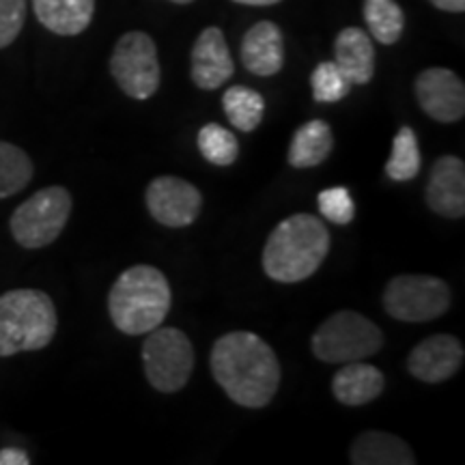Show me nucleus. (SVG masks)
Instances as JSON below:
<instances>
[{"mask_svg":"<svg viewBox=\"0 0 465 465\" xmlns=\"http://www.w3.org/2000/svg\"><path fill=\"white\" fill-rule=\"evenodd\" d=\"M213 380L232 403L261 410L281 388V362L267 342L252 332L220 336L209 356Z\"/></svg>","mask_w":465,"mask_h":465,"instance_id":"obj_1","label":"nucleus"},{"mask_svg":"<svg viewBox=\"0 0 465 465\" xmlns=\"http://www.w3.org/2000/svg\"><path fill=\"white\" fill-rule=\"evenodd\" d=\"M328 252V226L311 213H293L267 237L263 272L276 282H302L315 274Z\"/></svg>","mask_w":465,"mask_h":465,"instance_id":"obj_2","label":"nucleus"},{"mask_svg":"<svg viewBox=\"0 0 465 465\" xmlns=\"http://www.w3.org/2000/svg\"><path fill=\"white\" fill-rule=\"evenodd\" d=\"M171 300V284L158 267L134 265L110 289L108 312L119 332L141 336L164 323Z\"/></svg>","mask_w":465,"mask_h":465,"instance_id":"obj_3","label":"nucleus"},{"mask_svg":"<svg viewBox=\"0 0 465 465\" xmlns=\"http://www.w3.org/2000/svg\"><path fill=\"white\" fill-rule=\"evenodd\" d=\"M56 328V306L44 291L14 289L0 295V358L48 347Z\"/></svg>","mask_w":465,"mask_h":465,"instance_id":"obj_4","label":"nucleus"},{"mask_svg":"<svg viewBox=\"0 0 465 465\" xmlns=\"http://www.w3.org/2000/svg\"><path fill=\"white\" fill-rule=\"evenodd\" d=\"M311 347L322 362H358L381 351L383 332L360 312L341 311L319 325Z\"/></svg>","mask_w":465,"mask_h":465,"instance_id":"obj_5","label":"nucleus"},{"mask_svg":"<svg viewBox=\"0 0 465 465\" xmlns=\"http://www.w3.org/2000/svg\"><path fill=\"white\" fill-rule=\"evenodd\" d=\"M72 194L63 185H50V188L35 192L11 216V235L26 250L50 246L65 229L72 216Z\"/></svg>","mask_w":465,"mask_h":465,"instance_id":"obj_6","label":"nucleus"},{"mask_svg":"<svg viewBox=\"0 0 465 465\" xmlns=\"http://www.w3.org/2000/svg\"><path fill=\"white\" fill-rule=\"evenodd\" d=\"M143 362L147 381L158 392H179L194 371V347L177 328L151 330L143 345Z\"/></svg>","mask_w":465,"mask_h":465,"instance_id":"obj_7","label":"nucleus"},{"mask_svg":"<svg viewBox=\"0 0 465 465\" xmlns=\"http://www.w3.org/2000/svg\"><path fill=\"white\" fill-rule=\"evenodd\" d=\"M110 74L132 100H149L160 89V61L155 42L143 31L125 33L110 56Z\"/></svg>","mask_w":465,"mask_h":465,"instance_id":"obj_8","label":"nucleus"},{"mask_svg":"<svg viewBox=\"0 0 465 465\" xmlns=\"http://www.w3.org/2000/svg\"><path fill=\"white\" fill-rule=\"evenodd\" d=\"M450 306L449 284L427 274L392 278L383 291V308L392 319L407 323L433 322Z\"/></svg>","mask_w":465,"mask_h":465,"instance_id":"obj_9","label":"nucleus"},{"mask_svg":"<svg viewBox=\"0 0 465 465\" xmlns=\"http://www.w3.org/2000/svg\"><path fill=\"white\" fill-rule=\"evenodd\" d=\"M149 213L160 224L168 229H183L199 218L203 207V196L196 185L185 182L182 177H158L149 183L147 194Z\"/></svg>","mask_w":465,"mask_h":465,"instance_id":"obj_10","label":"nucleus"},{"mask_svg":"<svg viewBox=\"0 0 465 465\" xmlns=\"http://www.w3.org/2000/svg\"><path fill=\"white\" fill-rule=\"evenodd\" d=\"M416 100L422 113L440 124H457L465 114V86L455 72L446 67H429L418 74Z\"/></svg>","mask_w":465,"mask_h":465,"instance_id":"obj_11","label":"nucleus"},{"mask_svg":"<svg viewBox=\"0 0 465 465\" xmlns=\"http://www.w3.org/2000/svg\"><path fill=\"white\" fill-rule=\"evenodd\" d=\"M465 358L463 345L457 336L435 334L411 349L407 358V371L424 383H441L457 375Z\"/></svg>","mask_w":465,"mask_h":465,"instance_id":"obj_12","label":"nucleus"},{"mask_svg":"<svg viewBox=\"0 0 465 465\" xmlns=\"http://www.w3.org/2000/svg\"><path fill=\"white\" fill-rule=\"evenodd\" d=\"M235 65L224 33L218 26L205 28L192 48V80L203 91H216L229 83Z\"/></svg>","mask_w":465,"mask_h":465,"instance_id":"obj_13","label":"nucleus"},{"mask_svg":"<svg viewBox=\"0 0 465 465\" xmlns=\"http://www.w3.org/2000/svg\"><path fill=\"white\" fill-rule=\"evenodd\" d=\"M427 205L438 216H465V166L455 155H441L431 168L427 183Z\"/></svg>","mask_w":465,"mask_h":465,"instance_id":"obj_14","label":"nucleus"},{"mask_svg":"<svg viewBox=\"0 0 465 465\" xmlns=\"http://www.w3.org/2000/svg\"><path fill=\"white\" fill-rule=\"evenodd\" d=\"M242 63L250 74L274 75L284 65V37L281 26L263 20L250 26L242 39Z\"/></svg>","mask_w":465,"mask_h":465,"instance_id":"obj_15","label":"nucleus"},{"mask_svg":"<svg viewBox=\"0 0 465 465\" xmlns=\"http://www.w3.org/2000/svg\"><path fill=\"white\" fill-rule=\"evenodd\" d=\"M334 63L351 84H369L375 74V48L371 35L358 26H347L336 35Z\"/></svg>","mask_w":465,"mask_h":465,"instance_id":"obj_16","label":"nucleus"},{"mask_svg":"<svg viewBox=\"0 0 465 465\" xmlns=\"http://www.w3.org/2000/svg\"><path fill=\"white\" fill-rule=\"evenodd\" d=\"M386 388V377L377 366L366 364L362 360L347 362L336 371L332 380V394L339 403L347 407H360L375 401Z\"/></svg>","mask_w":465,"mask_h":465,"instance_id":"obj_17","label":"nucleus"},{"mask_svg":"<svg viewBox=\"0 0 465 465\" xmlns=\"http://www.w3.org/2000/svg\"><path fill=\"white\" fill-rule=\"evenodd\" d=\"M353 465H414L416 455L405 440L386 431H366L349 449Z\"/></svg>","mask_w":465,"mask_h":465,"instance_id":"obj_18","label":"nucleus"},{"mask_svg":"<svg viewBox=\"0 0 465 465\" xmlns=\"http://www.w3.org/2000/svg\"><path fill=\"white\" fill-rule=\"evenodd\" d=\"M33 9L48 31L74 37L89 28L95 14V0H33Z\"/></svg>","mask_w":465,"mask_h":465,"instance_id":"obj_19","label":"nucleus"},{"mask_svg":"<svg viewBox=\"0 0 465 465\" xmlns=\"http://www.w3.org/2000/svg\"><path fill=\"white\" fill-rule=\"evenodd\" d=\"M334 149V134L322 119H312L298 127L291 138L289 164L293 168H312L325 162Z\"/></svg>","mask_w":465,"mask_h":465,"instance_id":"obj_20","label":"nucleus"},{"mask_svg":"<svg viewBox=\"0 0 465 465\" xmlns=\"http://www.w3.org/2000/svg\"><path fill=\"white\" fill-rule=\"evenodd\" d=\"M223 108L229 124L240 132L257 130L265 114V100L259 91L235 84L223 95Z\"/></svg>","mask_w":465,"mask_h":465,"instance_id":"obj_21","label":"nucleus"},{"mask_svg":"<svg viewBox=\"0 0 465 465\" xmlns=\"http://www.w3.org/2000/svg\"><path fill=\"white\" fill-rule=\"evenodd\" d=\"M364 22L383 45L397 44L405 31V14L397 0H364Z\"/></svg>","mask_w":465,"mask_h":465,"instance_id":"obj_22","label":"nucleus"},{"mask_svg":"<svg viewBox=\"0 0 465 465\" xmlns=\"http://www.w3.org/2000/svg\"><path fill=\"white\" fill-rule=\"evenodd\" d=\"M33 160L15 144L0 141V199H9L31 183Z\"/></svg>","mask_w":465,"mask_h":465,"instance_id":"obj_23","label":"nucleus"},{"mask_svg":"<svg viewBox=\"0 0 465 465\" xmlns=\"http://www.w3.org/2000/svg\"><path fill=\"white\" fill-rule=\"evenodd\" d=\"M420 166L422 158L416 132L411 127H401L392 141V155L386 164V174L392 182H410L420 173Z\"/></svg>","mask_w":465,"mask_h":465,"instance_id":"obj_24","label":"nucleus"},{"mask_svg":"<svg viewBox=\"0 0 465 465\" xmlns=\"http://www.w3.org/2000/svg\"><path fill=\"white\" fill-rule=\"evenodd\" d=\"M201 155L209 164L216 166H231L240 155V143H237L235 134L218 124L203 125V130L196 136Z\"/></svg>","mask_w":465,"mask_h":465,"instance_id":"obj_25","label":"nucleus"},{"mask_svg":"<svg viewBox=\"0 0 465 465\" xmlns=\"http://www.w3.org/2000/svg\"><path fill=\"white\" fill-rule=\"evenodd\" d=\"M311 86H312V97H315V102L334 104V102L345 100L353 84L351 80L341 72L334 61H325V63H319L315 72H312Z\"/></svg>","mask_w":465,"mask_h":465,"instance_id":"obj_26","label":"nucleus"},{"mask_svg":"<svg viewBox=\"0 0 465 465\" xmlns=\"http://www.w3.org/2000/svg\"><path fill=\"white\" fill-rule=\"evenodd\" d=\"M317 205L322 216L334 224H349L356 218V203L351 199V192L342 185L319 192Z\"/></svg>","mask_w":465,"mask_h":465,"instance_id":"obj_27","label":"nucleus"},{"mask_svg":"<svg viewBox=\"0 0 465 465\" xmlns=\"http://www.w3.org/2000/svg\"><path fill=\"white\" fill-rule=\"evenodd\" d=\"M25 20L26 0H0V50L15 42Z\"/></svg>","mask_w":465,"mask_h":465,"instance_id":"obj_28","label":"nucleus"},{"mask_svg":"<svg viewBox=\"0 0 465 465\" xmlns=\"http://www.w3.org/2000/svg\"><path fill=\"white\" fill-rule=\"evenodd\" d=\"M31 459L20 449H3L0 450V465H28Z\"/></svg>","mask_w":465,"mask_h":465,"instance_id":"obj_29","label":"nucleus"},{"mask_svg":"<svg viewBox=\"0 0 465 465\" xmlns=\"http://www.w3.org/2000/svg\"><path fill=\"white\" fill-rule=\"evenodd\" d=\"M429 3L441 11H449V14H463L465 11V0H429Z\"/></svg>","mask_w":465,"mask_h":465,"instance_id":"obj_30","label":"nucleus"},{"mask_svg":"<svg viewBox=\"0 0 465 465\" xmlns=\"http://www.w3.org/2000/svg\"><path fill=\"white\" fill-rule=\"evenodd\" d=\"M232 3L250 5V7H270V5L281 3V0H232Z\"/></svg>","mask_w":465,"mask_h":465,"instance_id":"obj_31","label":"nucleus"},{"mask_svg":"<svg viewBox=\"0 0 465 465\" xmlns=\"http://www.w3.org/2000/svg\"><path fill=\"white\" fill-rule=\"evenodd\" d=\"M171 3H174V5H190V3H194V0H171Z\"/></svg>","mask_w":465,"mask_h":465,"instance_id":"obj_32","label":"nucleus"}]
</instances>
